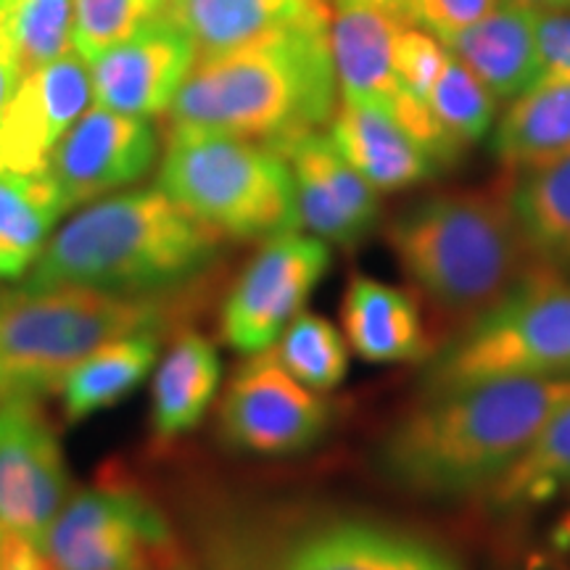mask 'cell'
<instances>
[{"mask_svg": "<svg viewBox=\"0 0 570 570\" xmlns=\"http://www.w3.org/2000/svg\"><path fill=\"white\" fill-rule=\"evenodd\" d=\"M568 396L570 377H504L423 394L383 441V470L420 497L487 491Z\"/></svg>", "mask_w": 570, "mask_h": 570, "instance_id": "cell-1", "label": "cell"}, {"mask_svg": "<svg viewBox=\"0 0 570 570\" xmlns=\"http://www.w3.org/2000/svg\"><path fill=\"white\" fill-rule=\"evenodd\" d=\"M338 77L331 24L198 56L169 106L173 132H214L262 142H285L315 132L336 111Z\"/></svg>", "mask_w": 570, "mask_h": 570, "instance_id": "cell-2", "label": "cell"}, {"mask_svg": "<svg viewBox=\"0 0 570 570\" xmlns=\"http://www.w3.org/2000/svg\"><path fill=\"white\" fill-rule=\"evenodd\" d=\"M219 256V233L185 212L161 188L96 202L48 240L27 288H82L114 294H177Z\"/></svg>", "mask_w": 570, "mask_h": 570, "instance_id": "cell-3", "label": "cell"}, {"mask_svg": "<svg viewBox=\"0 0 570 570\" xmlns=\"http://www.w3.org/2000/svg\"><path fill=\"white\" fill-rule=\"evenodd\" d=\"M177 294H114L56 285L0 294V399L59 389L77 362L132 333H164L180 317Z\"/></svg>", "mask_w": 570, "mask_h": 570, "instance_id": "cell-4", "label": "cell"}, {"mask_svg": "<svg viewBox=\"0 0 570 570\" xmlns=\"http://www.w3.org/2000/svg\"><path fill=\"white\" fill-rule=\"evenodd\" d=\"M412 283L449 315L473 320L525 275V244L510 204L441 194L412 204L389 230Z\"/></svg>", "mask_w": 570, "mask_h": 570, "instance_id": "cell-5", "label": "cell"}, {"mask_svg": "<svg viewBox=\"0 0 570 570\" xmlns=\"http://www.w3.org/2000/svg\"><path fill=\"white\" fill-rule=\"evenodd\" d=\"M156 188L230 238L267 240L298 227L288 161L254 140L169 132Z\"/></svg>", "mask_w": 570, "mask_h": 570, "instance_id": "cell-6", "label": "cell"}, {"mask_svg": "<svg viewBox=\"0 0 570 570\" xmlns=\"http://www.w3.org/2000/svg\"><path fill=\"white\" fill-rule=\"evenodd\" d=\"M504 377H570V277L541 267L475 315L423 375V394Z\"/></svg>", "mask_w": 570, "mask_h": 570, "instance_id": "cell-7", "label": "cell"}, {"mask_svg": "<svg viewBox=\"0 0 570 570\" xmlns=\"http://www.w3.org/2000/svg\"><path fill=\"white\" fill-rule=\"evenodd\" d=\"M173 544L167 520L130 487H90L71 494L38 539L48 570H140Z\"/></svg>", "mask_w": 570, "mask_h": 570, "instance_id": "cell-8", "label": "cell"}, {"mask_svg": "<svg viewBox=\"0 0 570 570\" xmlns=\"http://www.w3.org/2000/svg\"><path fill=\"white\" fill-rule=\"evenodd\" d=\"M327 267L331 248L317 235L291 230L267 238L225 298L223 338L240 354L267 352L302 315Z\"/></svg>", "mask_w": 570, "mask_h": 570, "instance_id": "cell-9", "label": "cell"}, {"mask_svg": "<svg viewBox=\"0 0 570 570\" xmlns=\"http://www.w3.org/2000/svg\"><path fill=\"white\" fill-rule=\"evenodd\" d=\"M331 425V404L277 362L275 352L252 354L233 375L219 407L227 446L256 458H291L315 446Z\"/></svg>", "mask_w": 570, "mask_h": 570, "instance_id": "cell-10", "label": "cell"}, {"mask_svg": "<svg viewBox=\"0 0 570 570\" xmlns=\"http://www.w3.org/2000/svg\"><path fill=\"white\" fill-rule=\"evenodd\" d=\"M59 436L35 396L0 399V525L38 541L69 499Z\"/></svg>", "mask_w": 570, "mask_h": 570, "instance_id": "cell-11", "label": "cell"}, {"mask_svg": "<svg viewBox=\"0 0 570 570\" xmlns=\"http://www.w3.org/2000/svg\"><path fill=\"white\" fill-rule=\"evenodd\" d=\"M159 151L154 125L104 106H92L63 135L48 161L63 209L138 183Z\"/></svg>", "mask_w": 570, "mask_h": 570, "instance_id": "cell-12", "label": "cell"}, {"mask_svg": "<svg viewBox=\"0 0 570 570\" xmlns=\"http://www.w3.org/2000/svg\"><path fill=\"white\" fill-rule=\"evenodd\" d=\"M90 98V63L77 51L21 77L0 117V173H46Z\"/></svg>", "mask_w": 570, "mask_h": 570, "instance_id": "cell-13", "label": "cell"}, {"mask_svg": "<svg viewBox=\"0 0 570 570\" xmlns=\"http://www.w3.org/2000/svg\"><path fill=\"white\" fill-rule=\"evenodd\" d=\"M196 59L188 35L159 17L88 61L92 101L127 117H156L169 111Z\"/></svg>", "mask_w": 570, "mask_h": 570, "instance_id": "cell-14", "label": "cell"}, {"mask_svg": "<svg viewBox=\"0 0 570 570\" xmlns=\"http://www.w3.org/2000/svg\"><path fill=\"white\" fill-rule=\"evenodd\" d=\"M294 175L298 227L325 244L354 246L377 223V190L325 135L306 132L277 151Z\"/></svg>", "mask_w": 570, "mask_h": 570, "instance_id": "cell-15", "label": "cell"}, {"mask_svg": "<svg viewBox=\"0 0 570 570\" xmlns=\"http://www.w3.org/2000/svg\"><path fill=\"white\" fill-rule=\"evenodd\" d=\"M331 53L344 98L386 106L402 90L396 40L412 24L407 0H331Z\"/></svg>", "mask_w": 570, "mask_h": 570, "instance_id": "cell-16", "label": "cell"}, {"mask_svg": "<svg viewBox=\"0 0 570 570\" xmlns=\"http://www.w3.org/2000/svg\"><path fill=\"white\" fill-rule=\"evenodd\" d=\"M338 154L381 194L412 188L441 173L425 151L381 104L344 98L333 111L331 135Z\"/></svg>", "mask_w": 570, "mask_h": 570, "instance_id": "cell-17", "label": "cell"}, {"mask_svg": "<svg viewBox=\"0 0 570 570\" xmlns=\"http://www.w3.org/2000/svg\"><path fill=\"white\" fill-rule=\"evenodd\" d=\"M277 570H460L431 541L365 523L338 520L294 541Z\"/></svg>", "mask_w": 570, "mask_h": 570, "instance_id": "cell-18", "label": "cell"}, {"mask_svg": "<svg viewBox=\"0 0 570 570\" xmlns=\"http://www.w3.org/2000/svg\"><path fill=\"white\" fill-rule=\"evenodd\" d=\"M173 19L198 56H217L281 35L331 24L325 0H173Z\"/></svg>", "mask_w": 570, "mask_h": 570, "instance_id": "cell-19", "label": "cell"}, {"mask_svg": "<svg viewBox=\"0 0 570 570\" xmlns=\"http://www.w3.org/2000/svg\"><path fill=\"white\" fill-rule=\"evenodd\" d=\"M533 19L537 13L529 9L499 3L465 30L449 35L444 46L487 85L491 96L508 101L541 82Z\"/></svg>", "mask_w": 570, "mask_h": 570, "instance_id": "cell-20", "label": "cell"}, {"mask_svg": "<svg viewBox=\"0 0 570 570\" xmlns=\"http://www.w3.org/2000/svg\"><path fill=\"white\" fill-rule=\"evenodd\" d=\"M346 344L370 365L417 362L428 352L423 317L410 294L375 277L356 275L341 306Z\"/></svg>", "mask_w": 570, "mask_h": 570, "instance_id": "cell-21", "label": "cell"}, {"mask_svg": "<svg viewBox=\"0 0 570 570\" xmlns=\"http://www.w3.org/2000/svg\"><path fill=\"white\" fill-rule=\"evenodd\" d=\"M223 362L217 348L196 331H183L164 354L151 386V428L161 441L194 431L214 402Z\"/></svg>", "mask_w": 570, "mask_h": 570, "instance_id": "cell-22", "label": "cell"}, {"mask_svg": "<svg viewBox=\"0 0 570 570\" xmlns=\"http://www.w3.org/2000/svg\"><path fill=\"white\" fill-rule=\"evenodd\" d=\"M161 336L148 331L114 338L77 362L59 386L69 423H82L130 396L159 360Z\"/></svg>", "mask_w": 570, "mask_h": 570, "instance_id": "cell-23", "label": "cell"}, {"mask_svg": "<svg viewBox=\"0 0 570 570\" xmlns=\"http://www.w3.org/2000/svg\"><path fill=\"white\" fill-rule=\"evenodd\" d=\"M510 196V212L525 252L541 267H570V154L523 167Z\"/></svg>", "mask_w": 570, "mask_h": 570, "instance_id": "cell-24", "label": "cell"}, {"mask_svg": "<svg viewBox=\"0 0 570 570\" xmlns=\"http://www.w3.org/2000/svg\"><path fill=\"white\" fill-rule=\"evenodd\" d=\"M63 212L48 169L38 175L0 173V281L30 273Z\"/></svg>", "mask_w": 570, "mask_h": 570, "instance_id": "cell-25", "label": "cell"}, {"mask_svg": "<svg viewBox=\"0 0 570 570\" xmlns=\"http://www.w3.org/2000/svg\"><path fill=\"white\" fill-rule=\"evenodd\" d=\"M491 146L510 167H533L570 154V82L544 80L518 96Z\"/></svg>", "mask_w": 570, "mask_h": 570, "instance_id": "cell-26", "label": "cell"}, {"mask_svg": "<svg viewBox=\"0 0 570 570\" xmlns=\"http://www.w3.org/2000/svg\"><path fill=\"white\" fill-rule=\"evenodd\" d=\"M489 491L494 508L504 512L539 508L570 491V396L547 417L529 449Z\"/></svg>", "mask_w": 570, "mask_h": 570, "instance_id": "cell-27", "label": "cell"}, {"mask_svg": "<svg viewBox=\"0 0 570 570\" xmlns=\"http://www.w3.org/2000/svg\"><path fill=\"white\" fill-rule=\"evenodd\" d=\"M0 38L21 80L75 51V0H0Z\"/></svg>", "mask_w": 570, "mask_h": 570, "instance_id": "cell-28", "label": "cell"}, {"mask_svg": "<svg viewBox=\"0 0 570 570\" xmlns=\"http://www.w3.org/2000/svg\"><path fill=\"white\" fill-rule=\"evenodd\" d=\"M275 356L298 383L317 394L341 386L348 373L346 338L325 317L306 312L285 327Z\"/></svg>", "mask_w": 570, "mask_h": 570, "instance_id": "cell-29", "label": "cell"}, {"mask_svg": "<svg viewBox=\"0 0 570 570\" xmlns=\"http://www.w3.org/2000/svg\"><path fill=\"white\" fill-rule=\"evenodd\" d=\"M491 90L452 51L428 90L425 104L462 148L479 142L494 122Z\"/></svg>", "mask_w": 570, "mask_h": 570, "instance_id": "cell-30", "label": "cell"}, {"mask_svg": "<svg viewBox=\"0 0 570 570\" xmlns=\"http://www.w3.org/2000/svg\"><path fill=\"white\" fill-rule=\"evenodd\" d=\"M173 0H75V51L92 59L164 17Z\"/></svg>", "mask_w": 570, "mask_h": 570, "instance_id": "cell-31", "label": "cell"}, {"mask_svg": "<svg viewBox=\"0 0 570 570\" xmlns=\"http://www.w3.org/2000/svg\"><path fill=\"white\" fill-rule=\"evenodd\" d=\"M446 53L449 48L444 46V40H439L433 32L417 24L404 27L394 51V71L399 85L425 101L428 90H431L433 80L444 67Z\"/></svg>", "mask_w": 570, "mask_h": 570, "instance_id": "cell-32", "label": "cell"}, {"mask_svg": "<svg viewBox=\"0 0 570 570\" xmlns=\"http://www.w3.org/2000/svg\"><path fill=\"white\" fill-rule=\"evenodd\" d=\"M499 3L502 0H407V11L412 24L433 32L439 40H446L449 35L487 17Z\"/></svg>", "mask_w": 570, "mask_h": 570, "instance_id": "cell-33", "label": "cell"}, {"mask_svg": "<svg viewBox=\"0 0 570 570\" xmlns=\"http://www.w3.org/2000/svg\"><path fill=\"white\" fill-rule=\"evenodd\" d=\"M533 13H537V19H533V32H537L541 82H570V9Z\"/></svg>", "mask_w": 570, "mask_h": 570, "instance_id": "cell-34", "label": "cell"}, {"mask_svg": "<svg viewBox=\"0 0 570 570\" xmlns=\"http://www.w3.org/2000/svg\"><path fill=\"white\" fill-rule=\"evenodd\" d=\"M0 570H48L38 541L0 525Z\"/></svg>", "mask_w": 570, "mask_h": 570, "instance_id": "cell-35", "label": "cell"}, {"mask_svg": "<svg viewBox=\"0 0 570 570\" xmlns=\"http://www.w3.org/2000/svg\"><path fill=\"white\" fill-rule=\"evenodd\" d=\"M17 82H19L17 63H13V56L9 51V46H6V40L0 38V117H3V109L6 104H9Z\"/></svg>", "mask_w": 570, "mask_h": 570, "instance_id": "cell-36", "label": "cell"}, {"mask_svg": "<svg viewBox=\"0 0 570 570\" xmlns=\"http://www.w3.org/2000/svg\"><path fill=\"white\" fill-rule=\"evenodd\" d=\"M502 3L520 6V9H529V11H560V9H570V0H502Z\"/></svg>", "mask_w": 570, "mask_h": 570, "instance_id": "cell-37", "label": "cell"}, {"mask_svg": "<svg viewBox=\"0 0 570 570\" xmlns=\"http://www.w3.org/2000/svg\"><path fill=\"white\" fill-rule=\"evenodd\" d=\"M169 570H196V568H190L188 562H173V566H169Z\"/></svg>", "mask_w": 570, "mask_h": 570, "instance_id": "cell-38", "label": "cell"}, {"mask_svg": "<svg viewBox=\"0 0 570 570\" xmlns=\"http://www.w3.org/2000/svg\"><path fill=\"white\" fill-rule=\"evenodd\" d=\"M148 570H169L167 566H154V568H148Z\"/></svg>", "mask_w": 570, "mask_h": 570, "instance_id": "cell-39", "label": "cell"}, {"mask_svg": "<svg viewBox=\"0 0 570 570\" xmlns=\"http://www.w3.org/2000/svg\"><path fill=\"white\" fill-rule=\"evenodd\" d=\"M151 568H154V566H151ZM140 570H148V568H140Z\"/></svg>", "mask_w": 570, "mask_h": 570, "instance_id": "cell-40", "label": "cell"}]
</instances>
